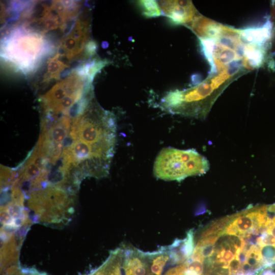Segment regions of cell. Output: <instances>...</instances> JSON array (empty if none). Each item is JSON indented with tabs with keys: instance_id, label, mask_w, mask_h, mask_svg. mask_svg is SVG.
Segmentation results:
<instances>
[{
	"instance_id": "1",
	"label": "cell",
	"mask_w": 275,
	"mask_h": 275,
	"mask_svg": "<svg viewBox=\"0 0 275 275\" xmlns=\"http://www.w3.org/2000/svg\"><path fill=\"white\" fill-rule=\"evenodd\" d=\"M246 73L243 68L234 66L210 73L205 79L191 88L166 93L160 100V107L171 114L204 119L225 89Z\"/></svg>"
},
{
	"instance_id": "2",
	"label": "cell",
	"mask_w": 275,
	"mask_h": 275,
	"mask_svg": "<svg viewBox=\"0 0 275 275\" xmlns=\"http://www.w3.org/2000/svg\"><path fill=\"white\" fill-rule=\"evenodd\" d=\"M209 168L207 159L195 149L168 147L156 158L153 174L158 179L180 181L189 176L203 175Z\"/></svg>"
},
{
	"instance_id": "3",
	"label": "cell",
	"mask_w": 275,
	"mask_h": 275,
	"mask_svg": "<svg viewBox=\"0 0 275 275\" xmlns=\"http://www.w3.org/2000/svg\"><path fill=\"white\" fill-rule=\"evenodd\" d=\"M162 15L174 25L188 26L200 14L190 1H158Z\"/></svg>"
},
{
	"instance_id": "4",
	"label": "cell",
	"mask_w": 275,
	"mask_h": 275,
	"mask_svg": "<svg viewBox=\"0 0 275 275\" xmlns=\"http://www.w3.org/2000/svg\"><path fill=\"white\" fill-rule=\"evenodd\" d=\"M122 268L125 275H151L147 253L135 248H124Z\"/></svg>"
},
{
	"instance_id": "5",
	"label": "cell",
	"mask_w": 275,
	"mask_h": 275,
	"mask_svg": "<svg viewBox=\"0 0 275 275\" xmlns=\"http://www.w3.org/2000/svg\"><path fill=\"white\" fill-rule=\"evenodd\" d=\"M194 232L190 229L184 239H176L167 248L170 255V261L172 264H179L189 259L195 249Z\"/></svg>"
},
{
	"instance_id": "6",
	"label": "cell",
	"mask_w": 275,
	"mask_h": 275,
	"mask_svg": "<svg viewBox=\"0 0 275 275\" xmlns=\"http://www.w3.org/2000/svg\"><path fill=\"white\" fill-rule=\"evenodd\" d=\"M123 252L122 248L112 251L106 261L91 275H121Z\"/></svg>"
},
{
	"instance_id": "7",
	"label": "cell",
	"mask_w": 275,
	"mask_h": 275,
	"mask_svg": "<svg viewBox=\"0 0 275 275\" xmlns=\"http://www.w3.org/2000/svg\"><path fill=\"white\" fill-rule=\"evenodd\" d=\"M146 253L149 261L151 275H161L166 265L170 261L167 246H162L154 252Z\"/></svg>"
},
{
	"instance_id": "8",
	"label": "cell",
	"mask_w": 275,
	"mask_h": 275,
	"mask_svg": "<svg viewBox=\"0 0 275 275\" xmlns=\"http://www.w3.org/2000/svg\"><path fill=\"white\" fill-rule=\"evenodd\" d=\"M136 4L142 14L147 18L156 17L162 15L157 1H138Z\"/></svg>"
},
{
	"instance_id": "9",
	"label": "cell",
	"mask_w": 275,
	"mask_h": 275,
	"mask_svg": "<svg viewBox=\"0 0 275 275\" xmlns=\"http://www.w3.org/2000/svg\"><path fill=\"white\" fill-rule=\"evenodd\" d=\"M187 265V269L195 271L200 275H202L204 270L203 263L199 260L190 258L185 261Z\"/></svg>"
},
{
	"instance_id": "10",
	"label": "cell",
	"mask_w": 275,
	"mask_h": 275,
	"mask_svg": "<svg viewBox=\"0 0 275 275\" xmlns=\"http://www.w3.org/2000/svg\"><path fill=\"white\" fill-rule=\"evenodd\" d=\"M187 267V263L185 262L183 264L170 269L163 275H184Z\"/></svg>"
},
{
	"instance_id": "11",
	"label": "cell",
	"mask_w": 275,
	"mask_h": 275,
	"mask_svg": "<svg viewBox=\"0 0 275 275\" xmlns=\"http://www.w3.org/2000/svg\"><path fill=\"white\" fill-rule=\"evenodd\" d=\"M264 268H261L256 271L254 275H275V272L272 271V266H267V269H265V267H264Z\"/></svg>"
},
{
	"instance_id": "12",
	"label": "cell",
	"mask_w": 275,
	"mask_h": 275,
	"mask_svg": "<svg viewBox=\"0 0 275 275\" xmlns=\"http://www.w3.org/2000/svg\"><path fill=\"white\" fill-rule=\"evenodd\" d=\"M7 275H25L22 271L18 269L16 266H12L7 270Z\"/></svg>"
},
{
	"instance_id": "13",
	"label": "cell",
	"mask_w": 275,
	"mask_h": 275,
	"mask_svg": "<svg viewBox=\"0 0 275 275\" xmlns=\"http://www.w3.org/2000/svg\"><path fill=\"white\" fill-rule=\"evenodd\" d=\"M184 275H200L195 271L187 269L184 272Z\"/></svg>"
},
{
	"instance_id": "14",
	"label": "cell",
	"mask_w": 275,
	"mask_h": 275,
	"mask_svg": "<svg viewBox=\"0 0 275 275\" xmlns=\"http://www.w3.org/2000/svg\"><path fill=\"white\" fill-rule=\"evenodd\" d=\"M37 146L40 148V147L38 145H37ZM41 150H42V149H41ZM45 156H46V155H45ZM47 158L48 159L47 157ZM56 161H57V160H51V159H50V161L51 162H54Z\"/></svg>"
}]
</instances>
